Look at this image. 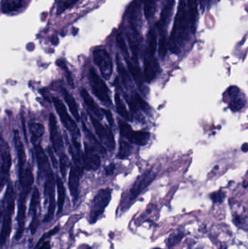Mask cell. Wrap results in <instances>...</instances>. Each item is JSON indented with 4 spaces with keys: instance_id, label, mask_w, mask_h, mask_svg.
Segmentation results:
<instances>
[{
    "instance_id": "cell-1",
    "label": "cell",
    "mask_w": 248,
    "mask_h": 249,
    "mask_svg": "<svg viewBox=\"0 0 248 249\" xmlns=\"http://www.w3.org/2000/svg\"><path fill=\"white\" fill-rule=\"evenodd\" d=\"M190 29L189 14L186 0H181L175 18L173 31L170 35L167 46L170 52L174 54L180 53V47L184 44L189 36Z\"/></svg>"
},
{
    "instance_id": "cell-2",
    "label": "cell",
    "mask_w": 248,
    "mask_h": 249,
    "mask_svg": "<svg viewBox=\"0 0 248 249\" xmlns=\"http://www.w3.org/2000/svg\"><path fill=\"white\" fill-rule=\"evenodd\" d=\"M16 195L11 182L8 183L7 190L1 200L3 207L2 225L0 232V247H2L7 242L12 231V217L15 209Z\"/></svg>"
},
{
    "instance_id": "cell-3",
    "label": "cell",
    "mask_w": 248,
    "mask_h": 249,
    "mask_svg": "<svg viewBox=\"0 0 248 249\" xmlns=\"http://www.w3.org/2000/svg\"><path fill=\"white\" fill-rule=\"evenodd\" d=\"M156 177L157 173L153 168L148 170L144 174L138 177L125 196L122 197V201L119 204V212L123 213L128 210L136 200L137 197L155 179Z\"/></svg>"
},
{
    "instance_id": "cell-4",
    "label": "cell",
    "mask_w": 248,
    "mask_h": 249,
    "mask_svg": "<svg viewBox=\"0 0 248 249\" xmlns=\"http://www.w3.org/2000/svg\"><path fill=\"white\" fill-rule=\"evenodd\" d=\"M112 190L110 188L102 189L98 192L93 198L89 213V222L95 224L104 213L112 199Z\"/></svg>"
},
{
    "instance_id": "cell-5",
    "label": "cell",
    "mask_w": 248,
    "mask_h": 249,
    "mask_svg": "<svg viewBox=\"0 0 248 249\" xmlns=\"http://www.w3.org/2000/svg\"><path fill=\"white\" fill-rule=\"evenodd\" d=\"M89 81L95 96L105 105L112 106V102L110 97V90L105 82L98 75L96 70L91 69L89 74Z\"/></svg>"
},
{
    "instance_id": "cell-6",
    "label": "cell",
    "mask_w": 248,
    "mask_h": 249,
    "mask_svg": "<svg viewBox=\"0 0 248 249\" xmlns=\"http://www.w3.org/2000/svg\"><path fill=\"white\" fill-rule=\"evenodd\" d=\"M119 124V133L122 137L126 138L131 143H135L138 146H145L150 140L149 132L135 131L132 130L131 126L122 120L118 121Z\"/></svg>"
},
{
    "instance_id": "cell-7",
    "label": "cell",
    "mask_w": 248,
    "mask_h": 249,
    "mask_svg": "<svg viewBox=\"0 0 248 249\" xmlns=\"http://www.w3.org/2000/svg\"><path fill=\"white\" fill-rule=\"evenodd\" d=\"M0 192L8 180L12 165V157L10 147L3 139L0 140Z\"/></svg>"
},
{
    "instance_id": "cell-8",
    "label": "cell",
    "mask_w": 248,
    "mask_h": 249,
    "mask_svg": "<svg viewBox=\"0 0 248 249\" xmlns=\"http://www.w3.org/2000/svg\"><path fill=\"white\" fill-rule=\"evenodd\" d=\"M52 102H53L55 109L61 118V123L64 124V127L70 132L72 136V139H80V135H81L80 129L75 121L71 118L69 114L68 113L65 105L58 98H52Z\"/></svg>"
},
{
    "instance_id": "cell-9",
    "label": "cell",
    "mask_w": 248,
    "mask_h": 249,
    "mask_svg": "<svg viewBox=\"0 0 248 249\" xmlns=\"http://www.w3.org/2000/svg\"><path fill=\"white\" fill-rule=\"evenodd\" d=\"M93 60L96 65L99 67L103 78L109 80L113 72V62L107 51L103 48L95 50Z\"/></svg>"
},
{
    "instance_id": "cell-10",
    "label": "cell",
    "mask_w": 248,
    "mask_h": 249,
    "mask_svg": "<svg viewBox=\"0 0 248 249\" xmlns=\"http://www.w3.org/2000/svg\"><path fill=\"white\" fill-rule=\"evenodd\" d=\"M45 201L48 202V212L44 219V222H50L54 217L56 203L55 197V181L54 174L47 177L45 184Z\"/></svg>"
},
{
    "instance_id": "cell-11",
    "label": "cell",
    "mask_w": 248,
    "mask_h": 249,
    "mask_svg": "<svg viewBox=\"0 0 248 249\" xmlns=\"http://www.w3.org/2000/svg\"><path fill=\"white\" fill-rule=\"evenodd\" d=\"M89 116H90V121L93 124L96 133L102 143H104L105 146L109 149V151H113L115 149L116 143H115V136H114L112 130L107 126H104L100 124L99 120L95 118L91 114L89 113Z\"/></svg>"
},
{
    "instance_id": "cell-12",
    "label": "cell",
    "mask_w": 248,
    "mask_h": 249,
    "mask_svg": "<svg viewBox=\"0 0 248 249\" xmlns=\"http://www.w3.org/2000/svg\"><path fill=\"white\" fill-rule=\"evenodd\" d=\"M84 152L83 154V165L84 170L96 171L100 166V156L97 151L87 142H84Z\"/></svg>"
},
{
    "instance_id": "cell-13",
    "label": "cell",
    "mask_w": 248,
    "mask_h": 249,
    "mask_svg": "<svg viewBox=\"0 0 248 249\" xmlns=\"http://www.w3.org/2000/svg\"><path fill=\"white\" fill-rule=\"evenodd\" d=\"M49 127L50 140L52 142L54 152L57 155H61L63 153L64 141H63L62 135L60 131V127H58V124H57L56 118L53 113H51L50 115Z\"/></svg>"
},
{
    "instance_id": "cell-14",
    "label": "cell",
    "mask_w": 248,
    "mask_h": 249,
    "mask_svg": "<svg viewBox=\"0 0 248 249\" xmlns=\"http://www.w3.org/2000/svg\"><path fill=\"white\" fill-rule=\"evenodd\" d=\"M39 203H40V194L38 188L35 187L32 193L30 207H29V214L32 215V222L29 225V229L32 235L36 232L39 226Z\"/></svg>"
},
{
    "instance_id": "cell-15",
    "label": "cell",
    "mask_w": 248,
    "mask_h": 249,
    "mask_svg": "<svg viewBox=\"0 0 248 249\" xmlns=\"http://www.w3.org/2000/svg\"><path fill=\"white\" fill-rule=\"evenodd\" d=\"M229 107L232 112L241 110L246 105L244 94L237 86H231L227 90Z\"/></svg>"
},
{
    "instance_id": "cell-16",
    "label": "cell",
    "mask_w": 248,
    "mask_h": 249,
    "mask_svg": "<svg viewBox=\"0 0 248 249\" xmlns=\"http://www.w3.org/2000/svg\"><path fill=\"white\" fill-rule=\"evenodd\" d=\"M84 170L77 168L75 165L71 168L69 177H68V188L72 197L73 202L75 204L78 200L80 194V177L83 175Z\"/></svg>"
},
{
    "instance_id": "cell-17",
    "label": "cell",
    "mask_w": 248,
    "mask_h": 249,
    "mask_svg": "<svg viewBox=\"0 0 248 249\" xmlns=\"http://www.w3.org/2000/svg\"><path fill=\"white\" fill-rule=\"evenodd\" d=\"M130 23L133 33L139 35L142 26V13H141V0H135L131 4L130 10Z\"/></svg>"
},
{
    "instance_id": "cell-18",
    "label": "cell",
    "mask_w": 248,
    "mask_h": 249,
    "mask_svg": "<svg viewBox=\"0 0 248 249\" xmlns=\"http://www.w3.org/2000/svg\"><path fill=\"white\" fill-rule=\"evenodd\" d=\"M34 146L35 154H36V162L38 164L39 173L42 174V177H47L50 174H53L50 165L49 160H48V156L45 154V151L42 149V146L40 143L33 145Z\"/></svg>"
},
{
    "instance_id": "cell-19",
    "label": "cell",
    "mask_w": 248,
    "mask_h": 249,
    "mask_svg": "<svg viewBox=\"0 0 248 249\" xmlns=\"http://www.w3.org/2000/svg\"><path fill=\"white\" fill-rule=\"evenodd\" d=\"M160 71V65L157 60L153 55L147 54L144 61V80L147 83H151L156 78Z\"/></svg>"
},
{
    "instance_id": "cell-20",
    "label": "cell",
    "mask_w": 248,
    "mask_h": 249,
    "mask_svg": "<svg viewBox=\"0 0 248 249\" xmlns=\"http://www.w3.org/2000/svg\"><path fill=\"white\" fill-rule=\"evenodd\" d=\"M31 0H1V7L3 13L15 14L27 7Z\"/></svg>"
},
{
    "instance_id": "cell-21",
    "label": "cell",
    "mask_w": 248,
    "mask_h": 249,
    "mask_svg": "<svg viewBox=\"0 0 248 249\" xmlns=\"http://www.w3.org/2000/svg\"><path fill=\"white\" fill-rule=\"evenodd\" d=\"M125 60H126L128 70H129L132 78L134 79L138 87L141 89H142L143 86H144V74L141 72V69L138 66V62L131 61L129 59V58H125Z\"/></svg>"
},
{
    "instance_id": "cell-22",
    "label": "cell",
    "mask_w": 248,
    "mask_h": 249,
    "mask_svg": "<svg viewBox=\"0 0 248 249\" xmlns=\"http://www.w3.org/2000/svg\"><path fill=\"white\" fill-rule=\"evenodd\" d=\"M81 96L84 100V103L87 105L90 111L93 112V115L96 116L98 120H102L103 118V113H102L101 109L99 107L97 104L93 100L88 92L85 89H82Z\"/></svg>"
},
{
    "instance_id": "cell-23",
    "label": "cell",
    "mask_w": 248,
    "mask_h": 249,
    "mask_svg": "<svg viewBox=\"0 0 248 249\" xmlns=\"http://www.w3.org/2000/svg\"><path fill=\"white\" fill-rule=\"evenodd\" d=\"M198 1L199 0H186L188 14H189L190 29L192 33L196 30V23L198 17Z\"/></svg>"
},
{
    "instance_id": "cell-24",
    "label": "cell",
    "mask_w": 248,
    "mask_h": 249,
    "mask_svg": "<svg viewBox=\"0 0 248 249\" xmlns=\"http://www.w3.org/2000/svg\"><path fill=\"white\" fill-rule=\"evenodd\" d=\"M175 2H176V0H167V3L163 7V11H162L161 15H160V20L157 23L158 27H163L168 23L172 14H173Z\"/></svg>"
},
{
    "instance_id": "cell-25",
    "label": "cell",
    "mask_w": 248,
    "mask_h": 249,
    "mask_svg": "<svg viewBox=\"0 0 248 249\" xmlns=\"http://www.w3.org/2000/svg\"><path fill=\"white\" fill-rule=\"evenodd\" d=\"M83 127L86 139L88 140V142H87V143H90L93 147H94L98 152H100L102 155H106V149L103 147V145L100 142H99V141L95 137L94 135L91 133V131L87 128L84 122L83 123Z\"/></svg>"
},
{
    "instance_id": "cell-26",
    "label": "cell",
    "mask_w": 248,
    "mask_h": 249,
    "mask_svg": "<svg viewBox=\"0 0 248 249\" xmlns=\"http://www.w3.org/2000/svg\"><path fill=\"white\" fill-rule=\"evenodd\" d=\"M61 89H62V93L63 95H64V99H65L67 105H68V107H69L70 112L72 114L76 121L79 122V121H80V116L75 99L67 91L66 89H64V88H62Z\"/></svg>"
},
{
    "instance_id": "cell-27",
    "label": "cell",
    "mask_w": 248,
    "mask_h": 249,
    "mask_svg": "<svg viewBox=\"0 0 248 249\" xmlns=\"http://www.w3.org/2000/svg\"><path fill=\"white\" fill-rule=\"evenodd\" d=\"M116 67H117L118 73H119V77L122 80V84L125 88L128 89L131 85V79L130 77L129 74L127 71L126 69L124 67L123 64L121 61L120 57L119 54L116 55Z\"/></svg>"
},
{
    "instance_id": "cell-28",
    "label": "cell",
    "mask_w": 248,
    "mask_h": 249,
    "mask_svg": "<svg viewBox=\"0 0 248 249\" xmlns=\"http://www.w3.org/2000/svg\"><path fill=\"white\" fill-rule=\"evenodd\" d=\"M186 232L183 230L178 229L172 232L166 241V245L169 249L173 248L182 242L183 238L186 236Z\"/></svg>"
},
{
    "instance_id": "cell-29",
    "label": "cell",
    "mask_w": 248,
    "mask_h": 249,
    "mask_svg": "<svg viewBox=\"0 0 248 249\" xmlns=\"http://www.w3.org/2000/svg\"><path fill=\"white\" fill-rule=\"evenodd\" d=\"M57 189H58V200H57V206H58V211L57 213L59 214L61 213L64 209V202H65L66 190L64 187V183L59 177H57Z\"/></svg>"
},
{
    "instance_id": "cell-30",
    "label": "cell",
    "mask_w": 248,
    "mask_h": 249,
    "mask_svg": "<svg viewBox=\"0 0 248 249\" xmlns=\"http://www.w3.org/2000/svg\"><path fill=\"white\" fill-rule=\"evenodd\" d=\"M31 132H32V142L33 144L40 143L42 136L45 133V127L41 124H33L31 125Z\"/></svg>"
},
{
    "instance_id": "cell-31",
    "label": "cell",
    "mask_w": 248,
    "mask_h": 249,
    "mask_svg": "<svg viewBox=\"0 0 248 249\" xmlns=\"http://www.w3.org/2000/svg\"><path fill=\"white\" fill-rule=\"evenodd\" d=\"M158 1L159 0H144V16L147 20H151L154 17L157 11Z\"/></svg>"
},
{
    "instance_id": "cell-32",
    "label": "cell",
    "mask_w": 248,
    "mask_h": 249,
    "mask_svg": "<svg viewBox=\"0 0 248 249\" xmlns=\"http://www.w3.org/2000/svg\"><path fill=\"white\" fill-rule=\"evenodd\" d=\"M115 105H116V110H117L118 114L120 115L121 117L126 120V121H131V115L128 112V109H127L126 106H125L124 102H122V99H121L119 93H116L115 96Z\"/></svg>"
},
{
    "instance_id": "cell-33",
    "label": "cell",
    "mask_w": 248,
    "mask_h": 249,
    "mask_svg": "<svg viewBox=\"0 0 248 249\" xmlns=\"http://www.w3.org/2000/svg\"><path fill=\"white\" fill-rule=\"evenodd\" d=\"M132 152V146L126 141L121 139L119 140V149L117 157L120 159H125L131 155Z\"/></svg>"
},
{
    "instance_id": "cell-34",
    "label": "cell",
    "mask_w": 248,
    "mask_h": 249,
    "mask_svg": "<svg viewBox=\"0 0 248 249\" xmlns=\"http://www.w3.org/2000/svg\"><path fill=\"white\" fill-rule=\"evenodd\" d=\"M147 42H148L147 54L154 56L156 49H157V36H156V34L154 33V31L151 30L149 32Z\"/></svg>"
},
{
    "instance_id": "cell-35",
    "label": "cell",
    "mask_w": 248,
    "mask_h": 249,
    "mask_svg": "<svg viewBox=\"0 0 248 249\" xmlns=\"http://www.w3.org/2000/svg\"><path fill=\"white\" fill-rule=\"evenodd\" d=\"M233 222L237 228L240 229L244 230L247 231L248 228V219L247 216H243V214H239V213H235L233 216Z\"/></svg>"
},
{
    "instance_id": "cell-36",
    "label": "cell",
    "mask_w": 248,
    "mask_h": 249,
    "mask_svg": "<svg viewBox=\"0 0 248 249\" xmlns=\"http://www.w3.org/2000/svg\"><path fill=\"white\" fill-rule=\"evenodd\" d=\"M69 164V160H68V157H67L65 153L63 152L60 155V171H61V174H62L63 177H64V178H65L66 175L67 169H68Z\"/></svg>"
},
{
    "instance_id": "cell-37",
    "label": "cell",
    "mask_w": 248,
    "mask_h": 249,
    "mask_svg": "<svg viewBox=\"0 0 248 249\" xmlns=\"http://www.w3.org/2000/svg\"><path fill=\"white\" fill-rule=\"evenodd\" d=\"M133 98L140 109L147 112V113L149 112L150 107L149 106L148 104L145 102V100L137 92L134 93Z\"/></svg>"
},
{
    "instance_id": "cell-38",
    "label": "cell",
    "mask_w": 248,
    "mask_h": 249,
    "mask_svg": "<svg viewBox=\"0 0 248 249\" xmlns=\"http://www.w3.org/2000/svg\"><path fill=\"white\" fill-rule=\"evenodd\" d=\"M167 48L168 46H167V37L165 35H163L159 41L158 52L159 55L161 58H163L167 54Z\"/></svg>"
},
{
    "instance_id": "cell-39",
    "label": "cell",
    "mask_w": 248,
    "mask_h": 249,
    "mask_svg": "<svg viewBox=\"0 0 248 249\" xmlns=\"http://www.w3.org/2000/svg\"><path fill=\"white\" fill-rule=\"evenodd\" d=\"M116 44H117L118 47L119 49L121 50L124 55H125V58H129V52H128V46H127L126 42H125V39L122 35L119 34L116 35Z\"/></svg>"
},
{
    "instance_id": "cell-40",
    "label": "cell",
    "mask_w": 248,
    "mask_h": 249,
    "mask_svg": "<svg viewBox=\"0 0 248 249\" xmlns=\"http://www.w3.org/2000/svg\"><path fill=\"white\" fill-rule=\"evenodd\" d=\"M60 231V226L58 225V226L55 227L53 229L50 230V231H48V232H45L42 237H41L40 239L39 240V241L37 242V244H36V247H35V249L37 248L42 242L45 241L47 238H50V237L53 236L55 234L58 233V231Z\"/></svg>"
},
{
    "instance_id": "cell-41",
    "label": "cell",
    "mask_w": 248,
    "mask_h": 249,
    "mask_svg": "<svg viewBox=\"0 0 248 249\" xmlns=\"http://www.w3.org/2000/svg\"><path fill=\"white\" fill-rule=\"evenodd\" d=\"M58 64L66 73V77L67 81H68V85L71 86V88H74V80H73L72 76H71V73H70L69 70L67 68L66 66L65 63L64 61H58Z\"/></svg>"
},
{
    "instance_id": "cell-42",
    "label": "cell",
    "mask_w": 248,
    "mask_h": 249,
    "mask_svg": "<svg viewBox=\"0 0 248 249\" xmlns=\"http://www.w3.org/2000/svg\"><path fill=\"white\" fill-rule=\"evenodd\" d=\"M210 197L214 203H223L226 197V193L222 190H219L211 194Z\"/></svg>"
},
{
    "instance_id": "cell-43",
    "label": "cell",
    "mask_w": 248,
    "mask_h": 249,
    "mask_svg": "<svg viewBox=\"0 0 248 249\" xmlns=\"http://www.w3.org/2000/svg\"><path fill=\"white\" fill-rule=\"evenodd\" d=\"M128 105H129L130 109L133 113H137L139 111V107H138L136 102L134 99L133 96L131 97V99H128Z\"/></svg>"
},
{
    "instance_id": "cell-44",
    "label": "cell",
    "mask_w": 248,
    "mask_h": 249,
    "mask_svg": "<svg viewBox=\"0 0 248 249\" xmlns=\"http://www.w3.org/2000/svg\"><path fill=\"white\" fill-rule=\"evenodd\" d=\"M102 113L106 116V119H107L109 124L111 126H113L115 124V121H114L113 116H112V112L109 109H101Z\"/></svg>"
},
{
    "instance_id": "cell-45",
    "label": "cell",
    "mask_w": 248,
    "mask_h": 249,
    "mask_svg": "<svg viewBox=\"0 0 248 249\" xmlns=\"http://www.w3.org/2000/svg\"><path fill=\"white\" fill-rule=\"evenodd\" d=\"M48 153L49 156L50 157L51 161H52V165H53L54 168H57V167H58V161L56 160V158H55V155H54L53 150L50 147L48 148Z\"/></svg>"
},
{
    "instance_id": "cell-46",
    "label": "cell",
    "mask_w": 248,
    "mask_h": 249,
    "mask_svg": "<svg viewBox=\"0 0 248 249\" xmlns=\"http://www.w3.org/2000/svg\"><path fill=\"white\" fill-rule=\"evenodd\" d=\"M115 163H111L110 165H108V166L106 167V169H105V171H106V175H112V174H114V172H115Z\"/></svg>"
},
{
    "instance_id": "cell-47",
    "label": "cell",
    "mask_w": 248,
    "mask_h": 249,
    "mask_svg": "<svg viewBox=\"0 0 248 249\" xmlns=\"http://www.w3.org/2000/svg\"><path fill=\"white\" fill-rule=\"evenodd\" d=\"M36 249H51L50 242L49 241H45Z\"/></svg>"
},
{
    "instance_id": "cell-48",
    "label": "cell",
    "mask_w": 248,
    "mask_h": 249,
    "mask_svg": "<svg viewBox=\"0 0 248 249\" xmlns=\"http://www.w3.org/2000/svg\"><path fill=\"white\" fill-rule=\"evenodd\" d=\"M242 151L244 152H248V144L247 142L246 143H243V146H242Z\"/></svg>"
},
{
    "instance_id": "cell-49",
    "label": "cell",
    "mask_w": 248,
    "mask_h": 249,
    "mask_svg": "<svg viewBox=\"0 0 248 249\" xmlns=\"http://www.w3.org/2000/svg\"><path fill=\"white\" fill-rule=\"evenodd\" d=\"M3 207L1 203H0V225H1V220L2 219Z\"/></svg>"
},
{
    "instance_id": "cell-50",
    "label": "cell",
    "mask_w": 248,
    "mask_h": 249,
    "mask_svg": "<svg viewBox=\"0 0 248 249\" xmlns=\"http://www.w3.org/2000/svg\"><path fill=\"white\" fill-rule=\"evenodd\" d=\"M219 249H227V247L224 246V247H221Z\"/></svg>"
},
{
    "instance_id": "cell-51",
    "label": "cell",
    "mask_w": 248,
    "mask_h": 249,
    "mask_svg": "<svg viewBox=\"0 0 248 249\" xmlns=\"http://www.w3.org/2000/svg\"><path fill=\"white\" fill-rule=\"evenodd\" d=\"M86 249H91V248H90V247H87V248Z\"/></svg>"
},
{
    "instance_id": "cell-52",
    "label": "cell",
    "mask_w": 248,
    "mask_h": 249,
    "mask_svg": "<svg viewBox=\"0 0 248 249\" xmlns=\"http://www.w3.org/2000/svg\"><path fill=\"white\" fill-rule=\"evenodd\" d=\"M161 249L156 248V249Z\"/></svg>"
}]
</instances>
